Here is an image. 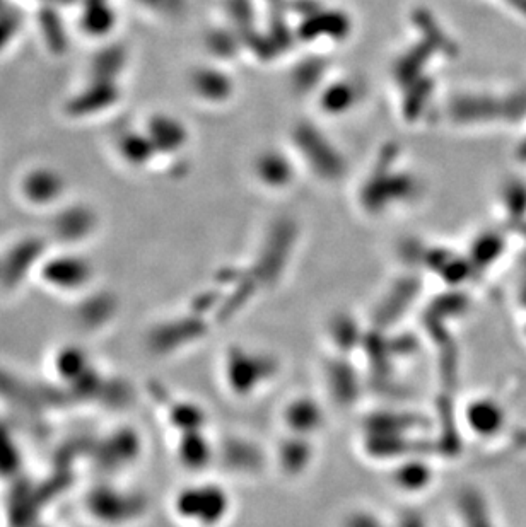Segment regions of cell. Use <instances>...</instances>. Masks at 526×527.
<instances>
[]
</instances>
